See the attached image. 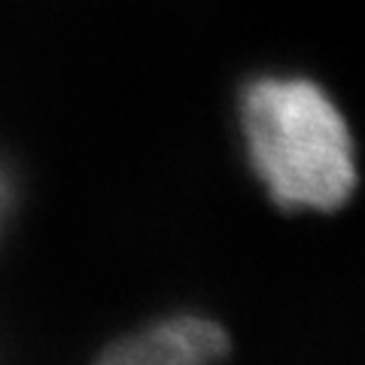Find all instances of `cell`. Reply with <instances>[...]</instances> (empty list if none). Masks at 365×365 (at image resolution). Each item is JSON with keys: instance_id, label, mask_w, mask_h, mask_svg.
Segmentation results:
<instances>
[{"instance_id": "6da1fadb", "label": "cell", "mask_w": 365, "mask_h": 365, "mask_svg": "<svg viewBox=\"0 0 365 365\" xmlns=\"http://www.w3.org/2000/svg\"><path fill=\"white\" fill-rule=\"evenodd\" d=\"M241 131L256 180L280 210L335 213L359 186L350 125L304 76H259L241 95Z\"/></svg>"}, {"instance_id": "7a4b0ae2", "label": "cell", "mask_w": 365, "mask_h": 365, "mask_svg": "<svg viewBox=\"0 0 365 365\" xmlns=\"http://www.w3.org/2000/svg\"><path fill=\"white\" fill-rule=\"evenodd\" d=\"M228 356L232 335L220 319L180 311L116 338L95 365H225Z\"/></svg>"}]
</instances>
